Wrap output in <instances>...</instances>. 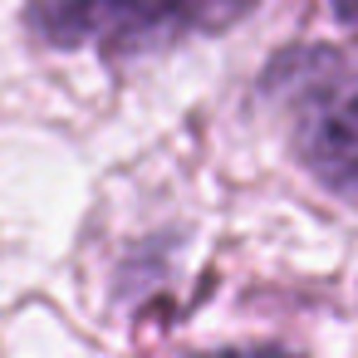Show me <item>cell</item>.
<instances>
[{
    "instance_id": "cell-3",
    "label": "cell",
    "mask_w": 358,
    "mask_h": 358,
    "mask_svg": "<svg viewBox=\"0 0 358 358\" xmlns=\"http://www.w3.org/2000/svg\"><path fill=\"white\" fill-rule=\"evenodd\" d=\"M329 10H334V20H338V25L358 30V0H329Z\"/></svg>"
},
{
    "instance_id": "cell-2",
    "label": "cell",
    "mask_w": 358,
    "mask_h": 358,
    "mask_svg": "<svg viewBox=\"0 0 358 358\" xmlns=\"http://www.w3.org/2000/svg\"><path fill=\"white\" fill-rule=\"evenodd\" d=\"M255 0H25V30L50 50L152 55L196 35H221Z\"/></svg>"
},
{
    "instance_id": "cell-1",
    "label": "cell",
    "mask_w": 358,
    "mask_h": 358,
    "mask_svg": "<svg viewBox=\"0 0 358 358\" xmlns=\"http://www.w3.org/2000/svg\"><path fill=\"white\" fill-rule=\"evenodd\" d=\"M285 118L299 167L334 196L358 201V59L334 50H285L260 79Z\"/></svg>"
}]
</instances>
